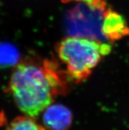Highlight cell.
I'll return each mask as SVG.
<instances>
[{"mask_svg":"<svg viewBox=\"0 0 129 130\" xmlns=\"http://www.w3.org/2000/svg\"><path fill=\"white\" fill-rule=\"evenodd\" d=\"M68 78L67 72L54 61L28 59L14 69L9 91L20 110L35 118L52 104L57 96L69 91Z\"/></svg>","mask_w":129,"mask_h":130,"instance_id":"obj_1","label":"cell"},{"mask_svg":"<svg viewBox=\"0 0 129 130\" xmlns=\"http://www.w3.org/2000/svg\"><path fill=\"white\" fill-rule=\"evenodd\" d=\"M101 30L103 37L111 41L129 36V26L125 19L108 7L103 13Z\"/></svg>","mask_w":129,"mask_h":130,"instance_id":"obj_4","label":"cell"},{"mask_svg":"<svg viewBox=\"0 0 129 130\" xmlns=\"http://www.w3.org/2000/svg\"><path fill=\"white\" fill-rule=\"evenodd\" d=\"M106 9L103 0L94 4L83 3L69 13V31L76 36L98 40V37L104 38L101 28Z\"/></svg>","mask_w":129,"mask_h":130,"instance_id":"obj_3","label":"cell"},{"mask_svg":"<svg viewBox=\"0 0 129 130\" xmlns=\"http://www.w3.org/2000/svg\"><path fill=\"white\" fill-rule=\"evenodd\" d=\"M63 2L65 3H67V2H72V1H78V2H81L82 3H88V4H94L98 2H99L101 0H62Z\"/></svg>","mask_w":129,"mask_h":130,"instance_id":"obj_8","label":"cell"},{"mask_svg":"<svg viewBox=\"0 0 129 130\" xmlns=\"http://www.w3.org/2000/svg\"><path fill=\"white\" fill-rule=\"evenodd\" d=\"M72 121V113L63 104H51L44 110L43 122L49 130H68Z\"/></svg>","mask_w":129,"mask_h":130,"instance_id":"obj_5","label":"cell"},{"mask_svg":"<svg viewBox=\"0 0 129 130\" xmlns=\"http://www.w3.org/2000/svg\"><path fill=\"white\" fill-rule=\"evenodd\" d=\"M111 50V45L100 40L76 36L64 38L56 47L59 59L65 64L67 75L76 83L86 80Z\"/></svg>","mask_w":129,"mask_h":130,"instance_id":"obj_2","label":"cell"},{"mask_svg":"<svg viewBox=\"0 0 129 130\" xmlns=\"http://www.w3.org/2000/svg\"><path fill=\"white\" fill-rule=\"evenodd\" d=\"M19 59V53L15 46L10 44H0V68L16 64Z\"/></svg>","mask_w":129,"mask_h":130,"instance_id":"obj_6","label":"cell"},{"mask_svg":"<svg viewBox=\"0 0 129 130\" xmlns=\"http://www.w3.org/2000/svg\"><path fill=\"white\" fill-rule=\"evenodd\" d=\"M6 130H46L38 124L34 118L30 116H19L15 118L9 124Z\"/></svg>","mask_w":129,"mask_h":130,"instance_id":"obj_7","label":"cell"}]
</instances>
